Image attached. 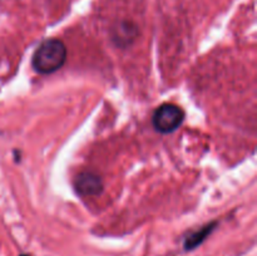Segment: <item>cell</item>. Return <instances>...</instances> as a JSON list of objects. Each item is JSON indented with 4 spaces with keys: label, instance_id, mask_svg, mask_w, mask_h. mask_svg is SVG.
I'll return each mask as SVG.
<instances>
[{
    "label": "cell",
    "instance_id": "cell-2",
    "mask_svg": "<svg viewBox=\"0 0 257 256\" xmlns=\"http://www.w3.org/2000/svg\"><path fill=\"white\" fill-rule=\"evenodd\" d=\"M185 120V112L178 105L166 103L155 110L152 117L153 127L161 133H172L180 128Z\"/></svg>",
    "mask_w": 257,
    "mask_h": 256
},
{
    "label": "cell",
    "instance_id": "cell-3",
    "mask_svg": "<svg viewBox=\"0 0 257 256\" xmlns=\"http://www.w3.org/2000/svg\"><path fill=\"white\" fill-rule=\"evenodd\" d=\"M74 186L77 192L84 197L98 196L103 191V181L93 172H82L75 177Z\"/></svg>",
    "mask_w": 257,
    "mask_h": 256
},
{
    "label": "cell",
    "instance_id": "cell-5",
    "mask_svg": "<svg viewBox=\"0 0 257 256\" xmlns=\"http://www.w3.org/2000/svg\"><path fill=\"white\" fill-rule=\"evenodd\" d=\"M215 226H216V223L212 222L211 225L205 226L202 230L196 231V232H193L192 235L188 236V237L186 238V242H185L186 250H193V248L197 247L198 245H201V243L203 242V240H205V238L207 237L211 232H212V230L215 228Z\"/></svg>",
    "mask_w": 257,
    "mask_h": 256
},
{
    "label": "cell",
    "instance_id": "cell-6",
    "mask_svg": "<svg viewBox=\"0 0 257 256\" xmlns=\"http://www.w3.org/2000/svg\"><path fill=\"white\" fill-rule=\"evenodd\" d=\"M20 256H29V255H20Z\"/></svg>",
    "mask_w": 257,
    "mask_h": 256
},
{
    "label": "cell",
    "instance_id": "cell-1",
    "mask_svg": "<svg viewBox=\"0 0 257 256\" xmlns=\"http://www.w3.org/2000/svg\"><path fill=\"white\" fill-rule=\"evenodd\" d=\"M67 60V48L59 39H48L43 42L34 52L32 65L39 74H50L64 65Z\"/></svg>",
    "mask_w": 257,
    "mask_h": 256
},
{
    "label": "cell",
    "instance_id": "cell-4",
    "mask_svg": "<svg viewBox=\"0 0 257 256\" xmlns=\"http://www.w3.org/2000/svg\"><path fill=\"white\" fill-rule=\"evenodd\" d=\"M136 35H137V29L135 25L130 24L128 22H123L114 29L113 39L117 42V44L127 45L135 40Z\"/></svg>",
    "mask_w": 257,
    "mask_h": 256
}]
</instances>
